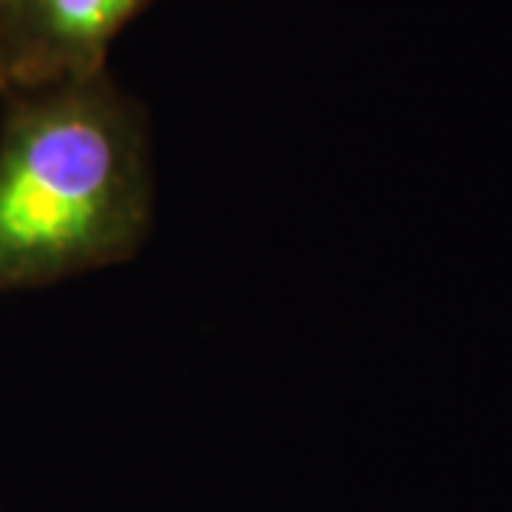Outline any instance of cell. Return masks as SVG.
I'll return each instance as SVG.
<instances>
[{
    "mask_svg": "<svg viewBox=\"0 0 512 512\" xmlns=\"http://www.w3.org/2000/svg\"><path fill=\"white\" fill-rule=\"evenodd\" d=\"M148 0H0V94L109 69Z\"/></svg>",
    "mask_w": 512,
    "mask_h": 512,
    "instance_id": "2",
    "label": "cell"
},
{
    "mask_svg": "<svg viewBox=\"0 0 512 512\" xmlns=\"http://www.w3.org/2000/svg\"><path fill=\"white\" fill-rule=\"evenodd\" d=\"M0 100V293L140 254L157 200L143 103L109 69Z\"/></svg>",
    "mask_w": 512,
    "mask_h": 512,
    "instance_id": "1",
    "label": "cell"
}]
</instances>
